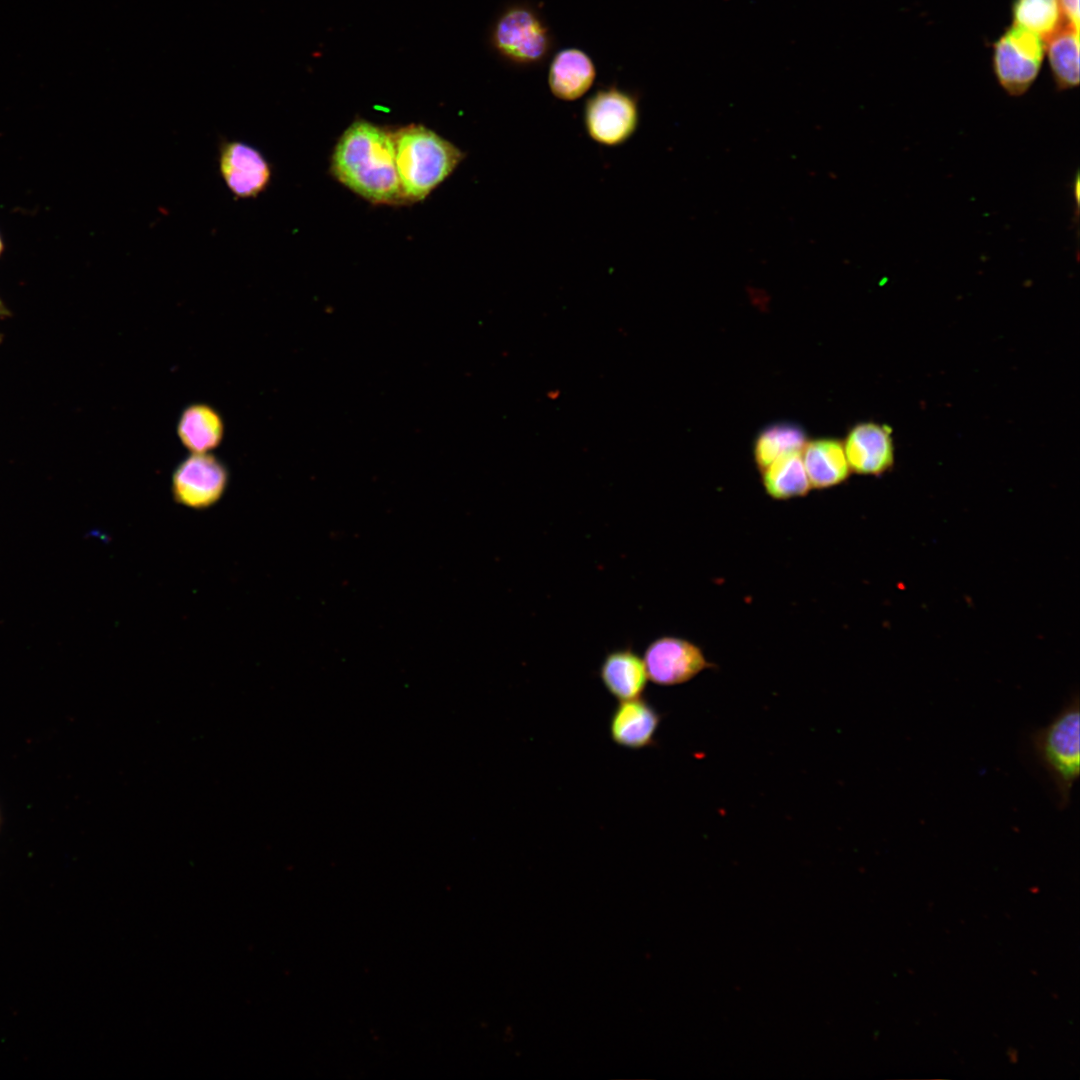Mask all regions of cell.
<instances>
[{
  "mask_svg": "<svg viewBox=\"0 0 1080 1080\" xmlns=\"http://www.w3.org/2000/svg\"><path fill=\"white\" fill-rule=\"evenodd\" d=\"M851 472L879 476L894 464L892 429L873 421L852 426L843 441Z\"/></svg>",
  "mask_w": 1080,
  "mask_h": 1080,
  "instance_id": "cell-10",
  "label": "cell"
},
{
  "mask_svg": "<svg viewBox=\"0 0 1080 1080\" xmlns=\"http://www.w3.org/2000/svg\"><path fill=\"white\" fill-rule=\"evenodd\" d=\"M490 44L506 63L518 68L543 64L554 47L553 35L536 8L513 3L496 18Z\"/></svg>",
  "mask_w": 1080,
  "mask_h": 1080,
  "instance_id": "cell-4",
  "label": "cell"
},
{
  "mask_svg": "<svg viewBox=\"0 0 1080 1080\" xmlns=\"http://www.w3.org/2000/svg\"><path fill=\"white\" fill-rule=\"evenodd\" d=\"M643 661L648 679L661 686L686 683L712 667L698 645L677 636L653 640L644 651Z\"/></svg>",
  "mask_w": 1080,
  "mask_h": 1080,
  "instance_id": "cell-8",
  "label": "cell"
},
{
  "mask_svg": "<svg viewBox=\"0 0 1080 1080\" xmlns=\"http://www.w3.org/2000/svg\"><path fill=\"white\" fill-rule=\"evenodd\" d=\"M807 441L806 432L798 424L779 422L768 425L754 441V461L761 472L780 455L790 451H802Z\"/></svg>",
  "mask_w": 1080,
  "mask_h": 1080,
  "instance_id": "cell-18",
  "label": "cell"
},
{
  "mask_svg": "<svg viewBox=\"0 0 1080 1080\" xmlns=\"http://www.w3.org/2000/svg\"><path fill=\"white\" fill-rule=\"evenodd\" d=\"M595 77L591 58L580 49L568 48L554 55L548 70V85L556 98L573 101L591 88Z\"/></svg>",
  "mask_w": 1080,
  "mask_h": 1080,
  "instance_id": "cell-12",
  "label": "cell"
},
{
  "mask_svg": "<svg viewBox=\"0 0 1080 1080\" xmlns=\"http://www.w3.org/2000/svg\"><path fill=\"white\" fill-rule=\"evenodd\" d=\"M176 432L181 444L191 453H208L222 443L225 423L216 408L194 402L180 413Z\"/></svg>",
  "mask_w": 1080,
  "mask_h": 1080,
  "instance_id": "cell-13",
  "label": "cell"
},
{
  "mask_svg": "<svg viewBox=\"0 0 1080 1080\" xmlns=\"http://www.w3.org/2000/svg\"><path fill=\"white\" fill-rule=\"evenodd\" d=\"M1 250H2V242H1V239H0V252H1Z\"/></svg>",
  "mask_w": 1080,
  "mask_h": 1080,
  "instance_id": "cell-21",
  "label": "cell"
},
{
  "mask_svg": "<svg viewBox=\"0 0 1080 1080\" xmlns=\"http://www.w3.org/2000/svg\"><path fill=\"white\" fill-rule=\"evenodd\" d=\"M229 471L224 462L208 453H191L174 469L171 493L176 503L203 510L214 506L224 495Z\"/></svg>",
  "mask_w": 1080,
  "mask_h": 1080,
  "instance_id": "cell-7",
  "label": "cell"
},
{
  "mask_svg": "<svg viewBox=\"0 0 1080 1080\" xmlns=\"http://www.w3.org/2000/svg\"><path fill=\"white\" fill-rule=\"evenodd\" d=\"M660 722L661 715L645 699L622 700L612 711L609 734L618 746L643 749L655 744L654 736Z\"/></svg>",
  "mask_w": 1080,
  "mask_h": 1080,
  "instance_id": "cell-11",
  "label": "cell"
},
{
  "mask_svg": "<svg viewBox=\"0 0 1080 1080\" xmlns=\"http://www.w3.org/2000/svg\"><path fill=\"white\" fill-rule=\"evenodd\" d=\"M1079 701L1075 696L1051 722L1030 736L1034 756L1052 781L1060 809L1069 802L1079 777Z\"/></svg>",
  "mask_w": 1080,
  "mask_h": 1080,
  "instance_id": "cell-3",
  "label": "cell"
},
{
  "mask_svg": "<svg viewBox=\"0 0 1080 1080\" xmlns=\"http://www.w3.org/2000/svg\"><path fill=\"white\" fill-rule=\"evenodd\" d=\"M599 677L619 701L641 697L648 681L643 658L630 648L609 652L600 665Z\"/></svg>",
  "mask_w": 1080,
  "mask_h": 1080,
  "instance_id": "cell-15",
  "label": "cell"
},
{
  "mask_svg": "<svg viewBox=\"0 0 1080 1080\" xmlns=\"http://www.w3.org/2000/svg\"><path fill=\"white\" fill-rule=\"evenodd\" d=\"M801 453L811 488L825 489L839 485L851 473L843 441L835 438L808 440Z\"/></svg>",
  "mask_w": 1080,
  "mask_h": 1080,
  "instance_id": "cell-14",
  "label": "cell"
},
{
  "mask_svg": "<svg viewBox=\"0 0 1080 1080\" xmlns=\"http://www.w3.org/2000/svg\"><path fill=\"white\" fill-rule=\"evenodd\" d=\"M331 171L339 182L372 203H404L392 131L365 120L353 122L335 146Z\"/></svg>",
  "mask_w": 1080,
  "mask_h": 1080,
  "instance_id": "cell-1",
  "label": "cell"
},
{
  "mask_svg": "<svg viewBox=\"0 0 1080 1080\" xmlns=\"http://www.w3.org/2000/svg\"><path fill=\"white\" fill-rule=\"evenodd\" d=\"M218 169L229 191L239 199L258 197L272 179V166L262 151L242 140L221 141Z\"/></svg>",
  "mask_w": 1080,
  "mask_h": 1080,
  "instance_id": "cell-9",
  "label": "cell"
},
{
  "mask_svg": "<svg viewBox=\"0 0 1080 1080\" xmlns=\"http://www.w3.org/2000/svg\"><path fill=\"white\" fill-rule=\"evenodd\" d=\"M1044 56V39L1012 24L992 44L993 73L1007 94L1021 96L1037 79Z\"/></svg>",
  "mask_w": 1080,
  "mask_h": 1080,
  "instance_id": "cell-5",
  "label": "cell"
},
{
  "mask_svg": "<svg viewBox=\"0 0 1080 1080\" xmlns=\"http://www.w3.org/2000/svg\"><path fill=\"white\" fill-rule=\"evenodd\" d=\"M1051 74L1058 90L1075 88L1079 84V29L1064 21L1045 40Z\"/></svg>",
  "mask_w": 1080,
  "mask_h": 1080,
  "instance_id": "cell-16",
  "label": "cell"
},
{
  "mask_svg": "<svg viewBox=\"0 0 1080 1080\" xmlns=\"http://www.w3.org/2000/svg\"><path fill=\"white\" fill-rule=\"evenodd\" d=\"M639 124L638 99L616 85L598 89L584 106V125L589 137L604 146L628 141Z\"/></svg>",
  "mask_w": 1080,
  "mask_h": 1080,
  "instance_id": "cell-6",
  "label": "cell"
},
{
  "mask_svg": "<svg viewBox=\"0 0 1080 1080\" xmlns=\"http://www.w3.org/2000/svg\"><path fill=\"white\" fill-rule=\"evenodd\" d=\"M801 452L784 453L761 471L764 489L771 498L787 500L805 496L810 491Z\"/></svg>",
  "mask_w": 1080,
  "mask_h": 1080,
  "instance_id": "cell-17",
  "label": "cell"
},
{
  "mask_svg": "<svg viewBox=\"0 0 1080 1080\" xmlns=\"http://www.w3.org/2000/svg\"><path fill=\"white\" fill-rule=\"evenodd\" d=\"M393 139L404 202L426 198L464 158L459 148L422 125L393 131Z\"/></svg>",
  "mask_w": 1080,
  "mask_h": 1080,
  "instance_id": "cell-2",
  "label": "cell"
},
{
  "mask_svg": "<svg viewBox=\"0 0 1080 1080\" xmlns=\"http://www.w3.org/2000/svg\"><path fill=\"white\" fill-rule=\"evenodd\" d=\"M1064 21L1079 29V0H1058Z\"/></svg>",
  "mask_w": 1080,
  "mask_h": 1080,
  "instance_id": "cell-20",
  "label": "cell"
},
{
  "mask_svg": "<svg viewBox=\"0 0 1080 1080\" xmlns=\"http://www.w3.org/2000/svg\"><path fill=\"white\" fill-rule=\"evenodd\" d=\"M1012 24L1039 35L1044 41L1064 22L1058 0H1013Z\"/></svg>",
  "mask_w": 1080,
  "mask_h": 1080,
  "instance_id": "cell-19",
  "label": "cell"
}]
</instances>
